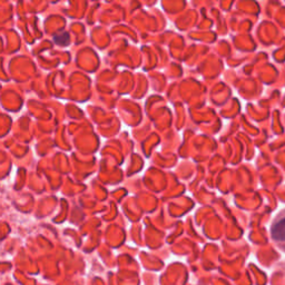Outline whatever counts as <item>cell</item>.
<instances>
[{"mask_svg":"<svg viewBox=\"0 0 285 285\" xmlns=\"http://www.w3.org/2000/svg\"><path fill=\"white\" fill-rule=\"evenodd\" d=\"M271 236L276 246L285 252V210L281 211L273 219L271 225Z\"/></svg>","mask_w":285,"mask_h":285,"instance_id":"obj_1","label":"cell"}]
</instances>
